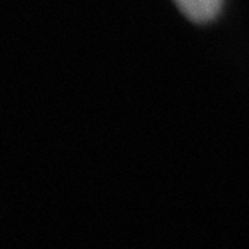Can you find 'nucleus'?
<instances>
[{
  "instance_id": "nucleus-1",
  "label": "nucleus",
  "mask_w": 249,
  "mask_h": 249,
  "mask_svg": "<svg viewBox=\"0 0 249 249\" xmlns=\"http://www.w3.org/2000/svg\"><path fill=\"white\" fill-rule=\"evenodd\" d=\"M173 2L189 19L196 23L211 21L216 18L222 7V0H173Z\"/></svg>"
}]
</instances>
